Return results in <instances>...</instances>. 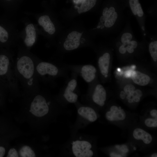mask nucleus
I'll use <instances>...</instances> for the list:
<instances>
[{"label": "nucleus", "instance_id": "obj_14", "mask_svg": "<svg viewBox=\"0 0 157 157\" xmlns=\"http://www.w3.org/2000/svg\"><path fill=\"white\" fill-rule=\"evenodd\" d=\"M127 5L130 9L131 14L136 19L140 28L143 39H145L149 33L145 28L146 16L139 0H127Z\"/></svg>", "mask_w": 157, "mask_h": 157}, {"label": "nucleus", "instance_id": "obj_23", "mask_svg": "<svg viewBox=\"0 0 157 157\" xmlns=\"http://www.w3.org/2000/svg\"><path fill=\"white\" fill-rule=\"evenodd\" d=\"M19 154L22 157H35V155L33 151L29 146L25 145L20 149Z\"/></svg>", "mask_w": 157, "mask_h": 157}, {"label": "nucleus", "instance_id": "obj_1", "mask_svg": "<svg viewBox=\"0 0 157 157\" xmlns=\"http://www.w3.org/2000/svg\"><path fill=\"white\" fill-rule=\"evenodd\" d=\"M35 56L21 44L19 45L15 62V72L19 83L27 90L39 89L40 82L35 70Z\"/></svg>", "mask_w": 157, "mask_h": 157}, {"label": "nucleus", "instance_id": "obj_18", "mask_svg": "<svg viewBox=\"0 0 157 157\" xmlns=\"http://www.w3.org/2000/svg\"><path fill=\"white\" fill-rule=\"evenodd\" d=\"M138 124L146 130H156L157 128V119L139 114Z\"/></svg>", "mask_w": 157, "mask_h": 157}, {"label": "nucleus", "instance_id": "obj_27", "mask_svg": "<svg viewBox=\"0 0 157 157\" xmlns=\"http://www.w3.org/2000/svg\"><path fill=\"white\" fill-rule=\"evenodd\" d=\"M6 152L5 148L1 146H0V157H2L4 156Z\"/></svg>", "mask_w": 157, "mask_h": 157}, {"label": "nucleus", "instance_id": "obj_8", "mask_svg": "<svg viewBox=\"0 0 157 157\" xmlns=\"http://www.w3.org/2000/svg\"><path fill=\"white\" fill-rule=\"evenodd\" d=\"M17 22L6 15L0 17V48L10 49L20 41Z\"/></svg>", "mask_w": 157, "mask_h": 157}, {"label": "nucleus", "instance_id": "obj_2", "mask_svg": "<svg viewBox=\"0 0 157 157\" xmlns=\"http://www.w3.org/2000/svg\"><path fill=\"white\" fill-rule=\"evenodd\" d=\"M126 7L117 0L110 2L103 9L99 21L93 30H105L107 34H117L121 31L127 18L124 11Z\"/></svg>", "mask_w": 157, "mask_h": 157}, {"label": "nucleus", "instance_id": "obj_13", "mask_svg": "<svg viewBox=\"0 0 157 157\" xmlns=\"http://www.w3.org/2000/svg\"><path fill=\"white\" fill-rule=\"evenodd\" d=\"M100 149L107 156L110 157H125L138 151L136 146L127 141L121 144H116L100 148Z\"/></svg>", "mask_w": 157, "mask_h": 157}, {"label": "nucleus", "instance_id": "obj_5", "mask_svg": "<svg viewBox=\"0 0 157 157\" xmlns=\"http://www.w3.org/2000/svg\"><path fill=\"white\" fill-rule=\"evenodd\" d=\"M35 70L38 79L46 84L56 85V80L59 77H68L67 69L62 64L43 61L36 56L34 58Z\"/></svg>", "mask_w": 157, "mask_h": 157}, {"label": "nucleus", "instance_id": "obj_22", "mask_svg": "<svg viewBox=\"0 0 157 157\" xmlns=\"http://www.w3.org/2000/svg\"><path fill=\"white\" fill-rule=\"evenodd\" d=\"M97 0H84L79 7H77L78 12L80 14L87 12L92 8L96 5Z\"/></svg>", "mask_w": 157, "mask_h": 157}, {"label": "nucleus", "instance_id": "obj_25", "mask_svg": "<svg viewBox=\"0 0 157 157\" xmlns=\"http://www.w3.org/2000/svg\"><path fill=\"white\" fill-rule=\"evenodd\" d=\"M6 157H18L19 156L16 150L14 148H12L9 150Z\"/></svg>", "mask_w": 157, "mask_h": 157}, {"label": "nucleus", "instance_id": "obj_12", "mask_svg": "<svg viewBox=\"0 0 157 157\" xmlns=\"http://www.w3.org/2000/svg\"><path fill=\"white\" fill-rule=\"evenodd\" d=\"M74 104L77 108L76 125L77 127L86 125L100 118L99 113L92 107L86 104H82L78 101Z\"/></svg>", "mask_w": 157, "mask_h": 157}, {"label": "nucleus", "instance_id": "obj_17", "mask_svg": "<svg viewBox=\"0 0 157 157\" xmlns=\"http://www.w3.org/2000/svg\"><path fill=\"white\" fill-rule=\"evenodd\" d=\"M110 55L108 52H105L98 59V64L100 72L105 78H107L108 72Z\"/></svg>", "mask_w": 157, "mask_h": 157}, {"label": "nucleus", "instance_id": "obj_26", "mask_svg": "<svg viewBox=\"0 0 157 157\" xmlns=\"http://www.w3.org/2000/svg\"><path fill=\"white\" fill-rule=\"evenodd\" d=\"M144 156L149 157H157V153L156 150L151 152L144 155Z\"/></svg>", "mask_w": 157, "mask_h": 157}, {"label": "nucleus", "instance_id": "obj_28", "mask_svg": "<svg viewBox=\"0 0 157 157\" xmlns=\"http://www.w3.org/2000/svg\"><path fill=\"white\" fill-rule=\"evenodd\" d=\"M125 93L123 91H122L119 94V97L122 100H124L125 98Z\"/></svg>", "mask_w": 157, "mask_h": 157}, {"label": "nucleus", "instance_id": "obj_29", "mask_svg": "<svg viewBox=\"0 0 157 157\" xmlns=\"http://www.w3.org/2000/svg\"><path fill=\"white\" fill-rule=\"evenodd\" d=\"M84 0H74V2L76 4L81 3Z\"/></svg>", "mask_w": 157, "mask_h": 157}, {"label": "nucleus", "instance_id": "obj_4", "mask_svg": "<svg viewBox=\"0 0 157 157\" xmlns=\"http://www.w3.org/2000/svg\"><path fill=\"white\" fill-rule=\"evenodd\" d=\"M97 136L74 135L65 144V151L76 157L98 156Z\"/></svg>", "mask_w": 157, "mask_h": 157}, {"label": "nucleus", "instance_id": "obj_20", "mask_svg": "<svg viewBox=\"0 0 157 157\" xmlns=\"http://www.w3.org/2000/svg\"><path fill=\"white\" fill-rule=\"evenodd\" d=\"M132 79L134 83L141 86L147 85L150 80V78L148 76L137 71L133 72Z\"/></svg>", "mask_w": 157, "mask_h": 157}, {"label": "nucleus", "instance_id": "obj_21", "mask_svg": "<svg viewBox=\"0 0 157 157\" xmlns=\"http://www.w3.org/2000/svg\"><path fill=\"white\" fill-rule=\"evenodd\" d=\"M147 37L151 40L149 46V50L151 56L153 60L156 62L157 60V32L154 35L148 33Z\"/></svg>", "mask_w": 157, "mask_h": 157}, {"label": "nucleus", "instance_id": "obj_19", "mask_svg": "<svg viewBox=\"0 0 157 157\" xmlns=\"http://www.w3.org/2000/svg\"><path fill=\"white\" fill-rule=\"evenodd\" d=\"M81 38L77 37L66 38L63 45L64 49L67 51H71L78 48L81 43L84 42V41L81 40Z\"/></svg>", "mask_w": 157, "mask_h": 157}, {"label": "nucleus", "instance_id": "obj_24", "mask_svg": "<svg viewBox=\"0 0 157 157\" xmlns=\"http://www.w3.org/2000/svg\"><path fill=\"white\" fill-rule=\"evenodd\" d=\"M140 115L157 119V109L153 108L141 111Z\"/></svg>", "mask_w": 157, "mask_h": 157}, {"label": "nucleus", "instance_id": "obj_3", "mask_svg": "<svg viewBox=\"0 0 157 157\" xmlns=\"http://www.w3.org/2000/svg\"><path fill=\"white\" fill-rule=\"evenodd\" d=\"M100 113V116H101L107 123L124 131H126L138 123V114L127 110L116 105L105 107Z\"/></svg>", "mask_w": 157, "mask_h": 157}, {"label": "nucleus", "instance_id": "obj_6", "mask_svg": "<svg viewBox=\"0 0 157 157\" xmlns=\"http://www.w3.org/2000/svg\"><path fill=\"white\" fill-rule=\"evenodd\" d=\"M0 83L10 90L17 89L19 86L10 49L0 48Z\"/></svg>", "mask_w": 157, "mask_h": 157}, {"label": "nucleus", "instance_id": "obj_10", "mask_svg": "<svg viewBox=\"0 0 157 157\" xmlns=\"http://www.w3.org/2000/svg\"><path fill=\"white\" fill-rule=\"evenodd\" d=\"M24 26L19 31L20 41L21 43L28 50L30 49L36 43L39 35L40 34L38 24L31 22L27 17L21 20Z\"/></svg>", "mask_w": 157, "mask_h": 157}, {"label": "nucleus", "instance_id": "obj_7", "mask_svg": "<svg viewBox=\"0 0 157 157\" xmlns=\"http://www.w3.org/2000/svg\"><path fill=\"white\" fill-rule=\"evenodd\" d=\"M126 131L128 132V141L135 145L138 151L146 154L156 150V137L138 124Z\"/></svg>", "mask_w": 157, "mask_h": 157}, {"label": "nucleus", "instance_id": "obj_9", "mask_svg": "<svg viewBox=\"0 0 157 157\" xmlns=\"http://www.w3.org/2000/svg\"><path fill=\"white\" fill-rule=\"evenodd\" d=\"M78 77L76 74L72 72L71 77L66 78L60 91L58 101L64 107L67 104H75L78 101L80 92L77 85Z\"/></svg>", "mask_w": 157, "mask_h": 157}, {"label": "nucleus", "instance_id": "obj_15", "mask_svg": "<svg viewBox=\"0 0 157 157\" xmlns=\"http://www.w3.org/2000/svg\"><path fill=\"white\" fill-rule=\"evenodd\" d=\"M67 69H69L73 72L80 76L86 82L90 83L95 79L96 76L97 70L92 65H71L63 64Z\"/></svg>", "mask_w": 157, "mask_h": 157}, {"label": "nucleus", "instance_id": "obj_30", "mask_svg": "<svg viewBox=\"0 0 157 157\" xmlns=\"http://www.w3.org/2000/svg\"><path fill=\"white\" fill-rule=\"evenodd\" d=\"M6 89L2 84L0 83V90L2 89Z\"/></svg>", "mask_w": 157, "mask_h": 157}, {"label": "nucleus", "instance_id": "obj_11", "mask_svg": "<svg viewBox=\"0 0 157 157\" xmlns=\"http://www.w3.org/2000/svg\"><path fill=\"white\" fill-rule=\"evenodd\" d=\"M82 98L85 104H87L99 113L105 107L107 93L104 87L100 84H98L92 91L88 90Z\"/></svg>", "mask_w": 157, "mask_h": 157}, {"label": "nucleus", "instance_id": "obj_16", "mask_svg": "<svg viewBox=\"0 0 157 157\" xmlns=\"http://www.w3.org/2000/svg\"><path fill=\"white\" fill-rule=\"evenodd\" d=\"M52 101L41 94L36 95L31 103L30 111L35 116L43 117L49 112Z\"/></svg>", "mask_w": 157, "mask_h": 157}, {"label": "nucleus", "instance_id": "obj_31", "mask_svg": "<svg viewBox=\"0 0 157 157\" xmlns=\"http://www.w3.org/2000/svg\"><path fill=\"white\" fill-rule=\"evenodd\" d=\"M13 0H3V1H13Z\"/></svg>", "mask_w": 157, "mask_h": 157}]
</instances>
